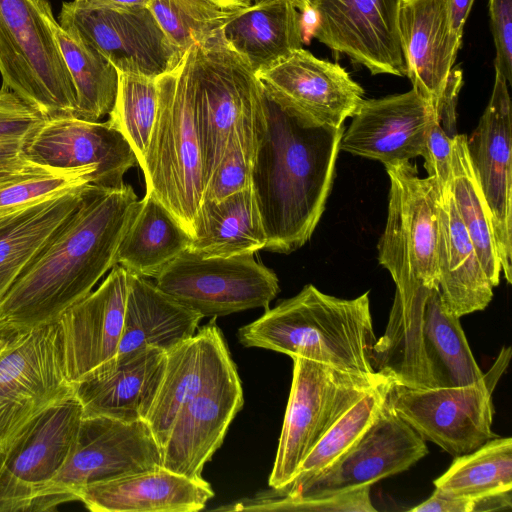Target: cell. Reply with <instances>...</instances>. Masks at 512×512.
Masks as SVG:
<instances>
[{
    "label": "cell",
    "instance_id": "cell-25",
    "mask_svg": "<svg viewBox=\"0 0 512 512\" xmlns=\"http://www.w3.org/2000/svg\"><path fill=\"white\" fill-rule=\"evenodd\" d=\"M82 418L74 394L33 418L4 452L10 474L38 493V511H44L43 491L67 461Z\"/></svg>",
    "mask_w": 512,
    "mask_h": 512
},
{
    "label": "cell",
    "instance_id": "cell-37",
    "mask_svg": "<svg viewBox=\"0 0 512 512\" xmlns=\"http://www.w3.org/2000/svg\"><path fill=\"white\" fill-rule=\"evenodd\" d=\"M96 183L93 168H56L24 159L0 171V221L59 194Z\"/></svg>",
    "mask_w": 512,
    "mask_h": 512
},
{
    "label": "cell",
    "instance_id": "cell-21",
    "mask_svg": "<svg viewBox=\"0 0 512 512\" xmlns=\"http://www.w3.org/2000/svg\"><path fill=\"white\" fill-rule=\"evenodd\" d=\"M243 403L235 367L179 410L161 448V466L192 479H202L205 464L222 445Z\"/></svg>",
    "mask_w": 512,
    "mask_h": 512
},
{
    "label": "cell",
    "instance_id": "cell-13",
    "mask_svg": "<svg viewBox=\"0 0 512 512\" xmlns=\"http://www.w3.org/2000/svg\"><path fill=\"white\" fill-rule=\"evenodd\" d=\"M59 25L100 52L118 72L157 78L180 60L148 7L115 9L64 2Z\"/></svg>",
    "mask_w": 512,
    "mask_h": 512
},
{
    "label": "cell",
    "instance_id": "cell-50",
    "mask_svg": "<svg viewBox=\"0 0 512 512\" xmlns=\"http://www.w3.org/2000/svg\"><path fill=\"white\" fill-rule=\"evenodd\" d=\"M79 3L97 6L107 7L115 9H135L147 7L150 0H75Z\"/></svg>",
    "mask_w": 512,
    "mask_h": 512
},
{
    "label": "cell",
    "instance_id": "cell-20",
    "mask_svg": "<svg viewBox=\"0 0 512 512\" xmlns=\"http://www.w3.org/2000/svg\"><path fill=\"white\" fill-rule=\"evenodd\" d=\"M435 107L415 89L363 99L343 131L339 149L386 165L421 156Z\"/></svg>",
    "mask_w": 512,
    "mask_h": 512
},
{
    "label": "cell",
    "instance_id": "cell-9",
    "mask_svg": "<svg viewBox=\"0 0 512 512\" xmlns=\"http://www.w3.org/2000/svg\"><path fill=\"white\" fill-rule=\"evenodd\" d=\"M74 394L58 323L20 332L0 354V450L42 411Z\"/></svg>",
    "mask_w": 512,
    "mask_h": 512
},
{
    "label": "cell",
    "instance_id": "cell-4",
    "mask_svg": "<svg viewBox=\"0 0 512 512\" xmlns=\"http://www.w3.org/2000/svg\"><path fill=\"white\" fill-rule=\"evenodd\" d=\"M196 47L156 78V120L139 163L146 194L156 198L193 238L204 194L201 143L195 117Z\"/></svg>",
    "mask_w": 512,
    "mask_h": 512
},
{
    "label": "cell",
    "instance_id": "cell-16",
    "mask_svg": "<svg viewBox=\"0 0 512 512\" xmlns=\"http://www.w3.org/2000/svg\"><path fill=\"white\" fill-rule=\"evenodd\" d=\"M512 110L507 81L495 69L489 103L470 138L468 157L486 202L501 271L512 283Z\"/></svg>",
    "mask_w": 512,
    "mask_h": 512
},
{
    "label": "cell",
    "instance_id": "cell-5",
    "mask_svg": "<svg viewBox=\"0 0 512 512\" xmlns=\"http://www.w3.org/2000/svg\"><path fill=\"white\" fill-rule=\"evenodd\" d=\"M47 0H0V74L5 87L45 118L75 115L76 91Z\"/></svg>",
    "mask_w": 512,
    "mask_h": 512
},
{
    "label": "cell",
    "instance_id": "cell-19",
    "mask_svg": "<svg viewBox=\"0 0 512 512\" xmlns=\"http://www.w3.org/2000/svg\"><path fill=\"white\" fill-rule=\"evenodd\" d=\"M127 292L128 272L115 265L95 291L58 319L66 370L74 384L114 364Z\"/></svg>",
    "mask_w": 512,
    "mask_h": 512
},
{
    "label": "cell",
    "instance_id": "cell-28",
    "mask_svg": "<svg viewBox=\"0 0 512 512\" xmlns=\"http://www.w3.org/2000/svg\"><path fill=\"white\" fill-rule=\"evenodd\" d=\"M202 318L148 278L128 273L124 324L116 359L145 347L168 353L197 332Z\"/></svg>",
    "mask_w": 512,
    "mask_h": 512
},
{
    "label": "cell",
    "instance_id": "cell-42",
    "mask_svg": "<svg viewBox=\"0 0 512 512\" xmlns=\"http://www.w3.org/2000/svg\"><path fill=\"white\" fill-rule=\"evenodd\" d=\"M371 485L332 494L310 497H292L275 490L273 496L244 499L224 511H317V512H375L370 498Z\"/></svg>",
    "mask_w": 512,
    "mask_h": 512
},
{
    "label": "cell",
    "instance_id": "cell-1",
    "mask_svg": "<svg viewBox=\"0 0 512 512\" xmlns=\"http://www.w3.org/2000/svg\"><path fill=\"white\" fill-rule=\"evenodd\" d=\"M130 185H87L79 205L0 300V325L24 332L55 323L115 266L137 203Z\"/></svg>",
    "mask_w": 512,
    "mask_h": 512
},
{
    "label": "cell",
    "instance_id": "cell-14",
    "mask_svg": "<svg viewBox=\"0 0 512 512\" xmlns=\"http://www.w3.org/2000/svg\"><path fill=\"white\" fill-rule=\"evenodd\" d=\"M427 454L425 440L385 402L364 434L331 465L276 491L310 497L372 485L408 470Z\"/></svg>",
    "mask_w": 512,
    "mask_h": 512
},
{
    "label": "cell",
    "instance_id": "cell-46",
    "mask_svg": "<svg viewBox=\"0 0 512 512\" xmlns=\"http://www.w3.org/2000/svg\"><path fill=\"white\" fill-rule=\"evenodd\" d=\"M4 461L0 450V512L37 511L38 493L14 478Z\"/></svg>",
    "mask_w": 512,
    "mask_h": 512
},
{
    "label": "cell",
    "instance_id": "cell-34",
    "mask_svg": "<svg viewBox=\"0 0 512 512\" xmlns=\"http://www.w3.org/2000/svg\"><path fill=\"white\" fill-rule=\"evenodd\" d=\"M53 31L77 97L75 116L98 121L111 112L118 89V72L111 62L58 22Z\"/></svg>",
    "mask_w": 512,
    "mask_h": 512
},
{
    "label": "cell",
    "instance_id": "cell-23",
    "mask_svg": "<svg viewBox=\"0 0 512 512\" xmlns=\"http://www.w3.org/2000/svg\"><path fill=\"white\" fill-rule=\"evenodd\" d=\"M215 319L167 353L164 376L146 419L161 448L182 406L236 367Z\"/></svg>",
    "mask_w": 512,
    "mask_h": 512
},
{
    "label": "cell",
    "instance_id": "cell-10",
    "mask_svg": "<svg viewBox=\"0 0 512 512\" xmlns=\"http://www.w3.org/2000/svg\"><path fill=\"white\" fill-rule=\"evenodd\" d=\"M156 286L203 317L263 307L279 292L276 274L254 254L203 257L188 250L155 278Z\"/></svg>",
    "mask_w": 512,
    "mask_h": 512
},
{
    "label": "cell",
    "instance_id": "cell-48",
    "mask_svg": "<svg viewBox=\"0 0 512 512\" xmlns=\"http://www.w3.org/2000/svg\"><path fill=\"white\" fill-rule=\"evenodd\" d=\"M473 3L474 0H449L452 29L461 39Z\"/></svg>",
    "mask_w": 512,
    "mask_h": 512
},
{
    "label": "cell",
    "instance_id": "cell-39",
    "mask_svg": "<svg viewBox=\"0 0 512 512\" xmlns=\"http://www.w3.org/2000/svg\"><path fill=\"white\" fill-rule=\"evenodd\" d=\"M147 7L180 55L216 36L240 10L208 0H150Z\"/></svg>",
    "mask_w": 512,
    "mask_h": 512
},
{
    "label": "cell",
    "instance_id": "cell-11",
    "mask_svg": "<svg viewBox=\"0 0 512 512\" xmlns=\"http://www.w3.org/2000/svg\"><path fill=\"white\" fill-rule=\"evenodd\" d=\"M161 463V447L146 421L83 416L71 453L43 497L78 501L77 492L87 485L148 471Z\"/></svg>",
    "mask_w": 512,
    "mask_h": 512
},
{
    "label": "cell",
    "instance_id": "cell-26",
    "mask_svg": "<svg viewBox=\"0 0 512 512\" xmlns=\"http://www.w3.org/2000/svg\"><path fill=\"white\" fill-rule=\"evenodd\" d=\"M214 496L208 482L162 466L87 485L78 501L93 512H196Z\"/></svg>",
    "mask_w": 512,
    "mask_h": 512
},
{
    "label": "cell",
    "instance_id": "cell-18",
    "mask_svg": "<svg viewBox=\"0 0 512 512\" xmlns=\"http://www.w3.org/2000/svg\"><path fill=\"white\" fill-rule=\"evenodd\" d=\"M24 157L56 168H93L95 186L120 188L137 158L123 134L108 121L84 120L75 115L45 118L29 139Z\"/></svg>",
    "mask_w": 512,
    "mask_h": 512
},
{
    "label": "cell",
    "instance_id": "cell-12",
    "mask_svg": "<svg viewBox=\"0 0 512 512\" xmlns=\"http://www.w3.org/2000/svg\"><path fill=\"white\" fill-rule=\"evenodd\" d=\"M387 404L425 441L453 456L497 437L492 392L483 378L458 387L413 388L392 381Z\"/></svg>",
    "mask_w": 512,
    "mask_h": 512
},
{
    "label": "cell",
    "instance_id": "cell-29",
    "mask_svg": "<svg viewBox=\"0 0 512 512\" xmlns=\"http://www.w3.org/2000/svg\"><path fill=\"white\" fill-rule=\"evenodd\" d=\"M220 33L255 73L277 65L303 48L302 14L287 0L240 9Z\"/></svg>",
    "mask_w": 512,
    "mask_h": 512
},
{
    "label": "cell",
    "instance_id": "cell-45",
    "mask_svg": "<svg viewBox=\"0 0 512 512\" xmlns=\"http://www.w3.org/2000/svg\"><path fill=\"white\" fill-rule=\"evenodd\" d=\"M490 26L494 40L495 69L512 81V0H489Z\"/></svg>",
    "mask_w": 512,
    "mask_h": 512
},
{
    "label": "cell",
    "instance_id": "cell-35",
    "mask_svg": "<svg viewBox=\"0 0 512 512\" xmlns=\"http://www.w3.org/2000/svg\"><path fill=\"white\" fill-rule=\"evenodd\" d=\"M449 190L479 261L496 287L500 282L501 266L486 202L468 157L465 134H457L453 139Z\"/></svg>",
    "mask_w": 512,
    "mask_h": 512
},
{
    "label": "cell",
    "instance_id": "cell-44",
    "mask_svg": "<svg viewBox=\"0 0 512 512\" xmlns=\"http://www.w3.org/2000/svg\"><path fill=\"white\" fill-rule=\"evenodd\" d=\"M456 135L450 133L436 117L429 129L421 154L428 176L436 179L441 192L449 186L452 145Z\"/></svg>",
    "mask_w": 512,
    "mask_h": 512
},
{
    "label": "cell",
    "instance_id": "cell-40",
    "mask_svg": "<svg viewBox=\"0 0 512 512\" xmlns=\"http://www.w3.org/2000/svg\"><path fill=\"white\" fill-rule=\"evenodd\" d=\"M157 106L156 78L118 72L117 95L108 122L127 139L138 164L149 144Z\"/></svg>",
    "mask_w": 512,
    "mask_h": 512
},
{
    "label": "cell",
    "instance_id": "cell-17",
    "mask_svg": "<svg viewBox=\"0 0 512 512\" xmlns=\"http://www.w3.org/2000/svg\"><path fill=\"white\" fill-rule=\"evenodd\" d=\"M256 75L268 98L319 124L342 127L364 99L363 88L344 68L304 48Z\"/></svg>",
    "mask_w": 512,
    "mask_h": 512
},
{
    "label": "cell",
    "instance_id": "cell-31",
    "mask_svg": "<svg viewBox=\"0 0 512 512\" xmlns=\"http://www.w3.org/2000/svg\"><path fill=\"white\" fill-rule=\"evenodd\" d=\"M192 237L152 195L137 201L119 242L115 265L128 273L155 278L188 250Z\"/></svg>",
    "mask_w": 512,
    "mask_h": 512
},
{
    "label": "cell",
    "instance_id": "cell-41",
    "mask_svg": "<svg viewBox=\"0 0 512 512\" xmlns=\"http://www.w3.org/2000/svg\"><path fill=\"white\" fill-rule=\"evenodd\" d=\"M264 113L241 124L229 135L224 153L205 185L203 200L218 202L250 188L257 147V126Z\"/></svg>",
    "mask_w": 512,
    "mask_h": 512
},
{
    "label": "cell",
    "instance_id": "cell-6",
    "mask_svg": "<svg viewBox=\"0 0 512 512\" xmlns=\"http://www.w3.org/2000/svg\"><path fill=\"white\" fill-rule=\"evenodd\" d=\"M381 372L351 373L303 357L293 378L269 486L281 490L327 430L369 390L388 379Z\"/></svg>",
    "mask_w": 512,
    "mask_h": 512
},
{
    "label": "cell",
    "instance_id": "cell-2",
    "mask_svg": "<svg viewBox=\"0 0 512 512\" xmlns=\"http://www.w3.org/2000/svg\"><path fill=\"white\" fill-rule=\"evenodd\" d=\"M343 131L286 110L265 94L251 178L264 249L291 253L310 239L332 188Z\"/></svg>",
    "mask_w": 512,
    "mask_h": 512
},
{
    "label": "cell",
    "instance_id": "cell-51",
    "mask_svg": "<svg viewBox=\"0 0 512 512\" xmlns=\"http://www.w3.org/2000/svg\"><path fill=\"white\" fill-rule=\"evenodd\" d=\"M277 0H251L252 4H260L266 2H272ZM290 1L302 15H306L312 12V0H287Z\"/></svg>",
    "mask_w": 512,
    "mask_h": 512
},
{
    "label": "cell",
    "instance_id": "cell-30",
    "mask_svg": "<svg viewBox=\"0 0 512 512\" xmlns=\"http://www.w3.org/2000/svg\"><path fill=\"white\" fill-rule=\"evenodd\" d=\"M86 186L54 196L0 221V300L72 215Z\"/></svg>",
    "mask_w": 512,
    "mask_h": 512
},
{
    "label": "cell",
    "instance_id": "cell-3",
    "mask_svg": "<svg viewBox=\"0 0 512 512\" xmlns=\"http://www.w3.org/2000/svg\"><path fill=\"white\" fill-rule=\"evenodd\" d=\"M237 338L245 347L276 351L292 359L303 357L351 373L376 372L370 358L376 339L369 292L342 299L306 285L240 327Z\"/></svg>",
    "mask_w": 512,
    "mask_h": 512
},
{
    "label": "cell",
    "instance_id": "cell-8",
    "mask_svg": "<svg viewBox=\"0 0 512 512\" xmlns=\"http://www.w3.org/2000/svg\"><path fill=\"white\" fill-rule=\"evenodd\" d=\"M220 32L196 47L195 117L205 185L224 153L231 132L256 119L263 111L265 99L254 70Z\"/></svg>",
    "mask_w": 512,
    "mask_h": 512
},
{
    "label": "cell",
    "instance_id": "cell-36",
    "mask_svg": "<svg viewBox=\"0 0 512 512\" xmlns=\"http://www.w3.org/2000/svg\"><path fill=\"white\" fill-rule=\"evenodd\" d=\"M434 486L440 493L470 499L512 490V439L497 436L456 456Z\"/></svg>",
    "mask_w": 512,
    "mask_h": 512
},
{
    "label": "cell",
    "instance_id": "cell-32",
    "mask_svg": "<svg viewBox=\"0 0 512 512\" xmlns=\"http://www.w3.org/2000/svg\"><path fill=\"white\" fill-rule=\"evenodd\" d=\"M266 235L252 188L213 202L203 200L188 251L203 257L254 254L265 248Z\"/></svg>",
    "mask_w": 512,
    "mask_h": 512
},
{
    "label": "cell",
    "instance_id": "cell-33",
    "mask_svg": "<svg viewBox=\"0 0 512 512\" xmlns=\"http://www.w3.org/2000/svg\"><path fill=\"white\" fill-rule=\"evenodd\" d=\"M459 319L444 309L439 289H431L424 309L423 339L437 387L466 386L483 378Z\"/></svg>",
    "mask_w": 512,
    "mask_h": 512
},
{
    "label": "cell",
    "instance_id": "cell-47",
    "mask_svg": "<svg viewBox=\"0 0 512 512\" xmlns=\"http://www.w3.org/2000/svg\"><path fill=\"white\" fill-rule=\"evenodd\" d=\"M473 500L446 495L434 490L433 494L418 506L414 512H472Z\"/></svg>",
    "mask_w": 512,
    "mask_h": 512
},
{
    "label": "cell",
    "instance_id": "cell-27",
    "mask_svg": "<svg viewBox=\"0 0 512 512\" xmlns=\"http://www.w3.org/2000/svg\"><path fill=\"white\" fill-rule=\"evenodd\" d=\"M437 268L441 301L447 312L460 318L489 305L494 287L457 213L449 186L440 198Z\"/></svg>",
    "mask_w": 512,
    "mask_h": 512
},
{
    "label": "cell",
    "instance_id": "cell-38",
    "mask_svg": "<svg viewBox=\"0 0 512 512\" xmlns=\"http://www.w3.org/2000/svg\"><path fill=\"white\" fill-rule=\"evenodd\" d=\"M391 383V378L379 383L339 417L303 460L291 483L315 475L350 448L384 406Z\"/></svg>",
    "mask_w": 512,
    "mask_h": 512
},
{
    "label": "cell",
    "instance_id": "cell-52",
    "mask_svg": "<svg viewBox=\"0 0 512 512\" xmlns=\"http://www.w3.org/2000/svg\"><path fill=\"white\" fill-rule=\"evenodd\" d=\"M20 332L0 325V354Z\"/></svg>",
    "mask_w": 512,
    "mask_h": 512
},
{
    "label": "cell",
    "instance_id": "cell-7",
    "mask_svg": "<svg viewBox=\"0 0 512 512\" xmlns=\"http://www.w3.org/2000/svg\"><path fill=\"white\" fill-rule=\"evenodd\" d=\"M390 189L387 222L378 243V260L396 286L438 288L437 243L440 187L419 177L409 161L386 165Z\"/></svg>",
    "mask_w": 512,
    "mask_h": 512
},
{
    "label": "cell",
    "instance_id": "cell-49",
    "mask_svg": "<svg viewBox=\"0 0 512 512\" xmlns=\"http://www.w3.org/2000/svg\"><path fill=\"white\" fill-rule=\"evenodd\" d=\"M511 356V347H503L496 362L487 374H483V380L488 389L493 392L499 378L504 373Z\"/></svg>",
    "mask_w": 512,
    "mask_h": 512
},
{
    "label": "cell",
    "instance_id": "cell-22",
    "mask_svg": "<svg viewBox=\"0 0 512 512\" xmlns=\"http://www.w3.org/2000/svg\"><path fill=\"white\" fill-rule=\"evenodd\" d=\"M398 28L405 75L436 109L462 42L452 29L449 0H402Z\"/></svg>",
    "mask_w": 512,
    "mask_h": 512
},
{
    "label": "cell",
    "instance_id": "cell-43",
    "mask_svg": "<svg viewBox=\"0 0 512 512\" xmlns=\"http://www.w3.org/2000/svg\"><path fill=\"white\" fill-rule=\"evenodd\" d=\"M44 119L14 92L0 89V168L24 159L25 147Z\"/></svg>",
    "mask_w": 512,
    "mask_h": 512
},
{
    "label": "cell",
    "instance_id": "cell-15",
    "mask_svg": "<svg viewBox=\"0 0 512 512\" xmlns=\"http://www.w3.org/2000/svg\"><path fill=\"white\" fill-rule=\"evenodd\" d=\"M402 0H312L313 36L372 75H405L398 13Z\"/></svg>",
    "mask_w": 512,
    "mask_h": 512
},
{
    "label": "cell",
    "instance_id": "cell-24",
    "mask_svg": "<svg viewBox=\"0 0 512 512\" xmlns=\"http://www.w3.org/2000/svg\"><path fill=\"white\" fill-rule=\"evenodd\" d=\"M167 353L155 347L135 350L107 370L75 383L83 416L125 422L144 420L153 406L166 367Z\"/></svg>",
    "mask_w": 512,
    "mask_h": 512
},
{
    "label": "cell",
    "instance_id": "cell-53",
    "mask_svg": "<svg viewBox=\"0 0 512 512\" xmlns=\"http://www.w3.org/2000/svg\"><path fill=\"white\" fill-rule=\"evenodd\" d=\"M227 9H243L252 4L251 0H208Z\"/></svg>",
    "mask_w": 512,
    "mask_h": 512
},
{
    "label": "cell",
    "instance_id": "cell-54",
    "mask_svg": "<svg viewBox=\"0 0 512 512\" xmlns=\"http://www.w3.org/2000/svg\"><path fill=\"white\" fill-rule=\"evenodd\" d=\"M19 163H20V162H19ZM15 165H17V164H15ZM15 165H13V166H15ZM13 166H9V167H1V168H0V171H3V170H5V169H8V168L13 167Z\"/></svg>",
    "mask_w": 512,
    "mask_h": 512
}]
</instances>
